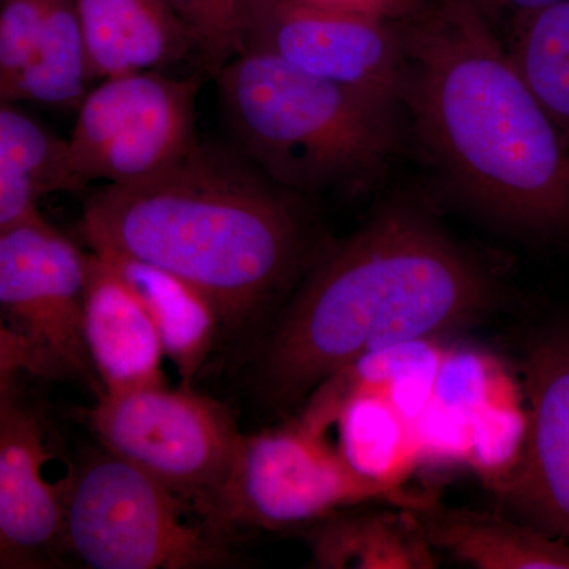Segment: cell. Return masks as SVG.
<instances>
[{
    "label": "cell",
    "mask_w": 569,
    "mask_h": 569,
    "mask_svg": "<svg viewBox=\"0 0 569 569\" xmlns=\"http://www.w3.org/2000/svg\"><path fill=\"white\" fill-rule=\"evenodd\" d=\"M400 104L460 201L537 238L569 236V148L473 0H427L402 21Z\"/></svg>",
    "instance_id": "cell-1"
},
{
    "label": "cell",
    "mask_w": 569,
    "mask_h": 569,
    "mask_svg": "<svg viewBox=\"0 0 569 569\" xmlns=\"http://www.w3.org/2000/svg\"><path fill=\"white\" fill-rule=\"evenodd\" d=\"M500 301L485 260L413 206H388L318 264L264 361L279 402L366 356L479 323Z\"/></svg>",
    "instance_id": "cell-2"
},
{
    "label": "cell",
    "mask_w": 569,
    "mask_h": 569,
    "mask_svg": "<svg viewBox=\"0 0 569 569\" xmlns=\"http://www.w3.org/2000/svg\"><path fill=\"white\" fill-rule=\"evenodd\" d=\"M284 190L239 157L198 142L162 173L97 190L81 230L92 252L170 272L206 296L222 325H238L301 253V219Z\"/></svg>",
    "instance_id": "cell-3"
},
{
    "label": "cell",
    "mask_w": 569,
    "mask_h": 569,
    "mask_svg": "<svg viewBox=\"0 0 569 569\" xmlns=\"http://www.w3.org/2000/svg\"><path fill=\"white\" fill-rule=\"evenodd\" d=\"M220 108L242 152L283 189H358L395 156L402 104L261 52L216 73Z\"/></svg>",
    "instance_id": "cell-4"
},
{
    "label": "cell",
    "mask_w": 569,
    "mask_h": 569,
    "mask_svg": "<svg viewBox=\"0 0 569 569\" xmlns=\"http://www.w3.org/2000/svg\"><path fill=\"white\" fill-rule=\"evenodd\" d=\"M63 481V549L84 567L197 569L231 561L217 539L183 520L173 490L104 449Z\"/></svg>",
    "instance_id": "cell-5"
},
{
    "label": "cell",
    "mask_w": 569,
    "mask_h": 569,
    "mask_svg": "<svg viewBox=\"0 0 569 569\" xmlns=\"http://www.w3.org/2000/svg\"><path fill=\"white\" fill-rule=\"evenodd\" d=\"M325 432L301 417L282 429L242 436L222 486L203 508L212 529H288L395 497L397 488L356 471Z\"/></svg>",
    "instance_id": "cell-6"
},
{
    "label": "cell",
    "mask_w": 569,
    "mask_h": 569,
    "mask_svg": "<svg viewBox=\"0 0 569 569\" xmlns=\"http://www.w3.org/2000/svg\"><path fill=\"white\" fill-rule=\"evenodd\" d=\"M200 77L137 71L100 81L77 108L67 140L71 174L123 186L162 173L198 144Z\"/></svg>",
    "instance_id": "cell-7"
},
{
    "label": "cell",
    "mask_w": 569,
    "mask_h": 569,
    "mask_svg": "<svg viewBox=\"0 0 569 569\" xmlns=\"http://www.w3.org/2000/svg\"><path fill=\"white\" fill-rule=\"evenodd\" d=\"M88 422L104 451L201 508L222 486L241 432L230 411L189 387L100 395Z\"/></svg>",
    "instance_id": "cell-8"
},
{
    "label": "cell",
    "mask_w": 569,
    "mask_h": 569,
    "mask_svg": "<svg viewBox=\"0 0 569 569\" xmlns=\"http://www.w3.org/2000/svg\"><path fill=\"white\" fill-rule=\"evenodd\" d=\"M89 253L41 213L0 228V317L31 347L32 376H84Z\"/></svg>",
    "instance_id": "cell-9"
},
{
    "label": "cell",
    "mask_w": 569,
    "mask_h": 569,
    "mask_svg": "<svg viewBox=\"0 0 569 569\" xmlns=\"http://www.w3.org/2000/svg\"><path fill=\"white\" fill-rule=\"evenodd\" d=\"M239 52H261L298 69L400 103L402 21L321 9L301 0H238Z\"/></svg>",
    "instance_id": "cell-10"
},
{
    "label": "cell",
    "mask_w": 569,
    "mask_h": 569,
    "mask_svg": "<svg viewBox=\"0 0 569 569\" xmlns=\"http://www.w3.org/2000/svg\"><path fill=\"white\" fill-rule=\"evenodd\" d=\"M522 369V443L498 490L527 523L569 542V323L535 337Z\"/></svg>",
    "instance_id": "cell-11"
},
{
    "label": "cell",
    "mask_w": 569,
    "mask_h": 569,
    "mask_svg": "<svg viewBox=\"0 0 569 569\" xmlns=\"http://www.w3.org/2000/svg\"><path fill=\"white\" fill-rule=\"evenodd\" d=\"M50 455L13 388L0 395V538L9 569L48 568L63 549L66 481L44 478Z\"/></svg>",
    "instance_id": "cell-12"
},
{
    "label": "cell",
    "mask_w": 569,
    "mask_h": 569,
    "mask_svg": "<svg viewBox=\"0 0 569 569\" xmlns=\"http://www.w3.org/2000/svg\"><path fill=\"white\" fill-rule=\"evenodd\" d=\"M82 340L104 395L167 385L162 342L148 310L93 252L82 306Z\"/></svg>",
    "instance_id": "cell-13"
},
{
    "label": "cell",
    "mask_w": 569,
    "mask_h": 569,
    "mask_svg": "<svg viewBox=\"0 0 569 569\" xmlns=\"http://www.w3.org/2000/svg\"><path fill=\"white\" fill-rule=\"evenodd\" d=\"M93 81L182 62L208 70L194 33L162 0H74Z\"/></svg>",
    "instance_id": "cell-14"
},
{
    "label": "cell",
    "mask_w": 569,
    "mask_h": 569,
    "mask_svg": "<svg viewBox=\"0 0 569 569\" xmlns=\"http://www.w3.org/2000/svg\"><path fill=\"white\" fill-rule=\"evenodd\" d=\"M407 508L430 546L460 563L478 569H569V542L530 523L429 501Z\"/></svg>",
    "instance_id": "cell-15"
},
{
    "label": "cell",
    "mask_w": 569,
    "mask_h": 569,
    "mask_svg": "<svg viewBox=\"0 0 569 569\" xmlns=\"http://www.w3.org/2000/svg\"><path fill=\"white\" fill-rule=\"evenodd\" d=\"M313 567L429 569L436 552L413 512H339L317 520L307 535Z\"/></svg>",
    "instance_id": "cell-16"
},
{
    "label": "cell",
    "mask_w": 569,
    "mask_h": 569,
    "mask_svg": "<svg viewBox=\"0 0 569 569\" xmlns=\"http://www.w3.org/2000/svg\"><path fill=\"white\" fill-rule=\"evenodd\" d=\"M93 253L100 254L132 288L156 325L164 358L173 362L183 385L189 387L222 325L209 299L192 284L151 264L118 254Z\"/></svg>",
    "instance_id": "cell-17"
},
{
    "label": "cell",
    "mask_w": 569,
    "mask_h": 569,
    "mask_svg": "<svg viewBox=\"0 0 569 569\" xmlns=\"http://www.w3.org/2000/svg\"><path fill=\"white\" fill-rule=\"evenodd\" d=\"M92 81L74 0H52L36 51L20 73L0 89V102L77 110Z\"/></svg>",
    "instance_id": "cell-18"
},
{
    "label": "cell",
    "mask_w": 569,
    "mask_h": 569,
    "mask_svg": "<svg viewBox=\"0 0 569 569\" xmlns=\"http://www.w3.org/2000/svg\"><path fill=\"white\" fill-rule=\"evenodd\" d=\"M0 164L21 174L40 197L77 193L82 187L70 170L67 140L36 119L0 102Z\"/></svg>",
    "instance_id": "cell-19"
},
{
    "label": "cell",
    "mask_w": 569,
    "mask_h": 569,
    "mask_svg": "<svg viewBox=\"0 0 569 569\" xmlns=\"http://www.w3.org/2000/svg\"><path fill=\"white\" fill-rule=\"evenodd\" d=\"M340 455L359 473L397 488L396 462L402 456L403 426L378 397H356L340 407ZM399 489V488H397Z\"/></svg>",
    "instance_id": "cell-20"
},
{
    "label": "cell",
    "mask_w": 569,
    "mask_h": 569,
    "mask_svg": "<svg viewBox=\"0 0 569 569\" xmlns=\"http://www.w3.org/2000/svg\"><path fill=\"white\" fill-rule=\"evenodd\" d=\"M194 33L216 74L239 52L238 0H162Z\"/></svg>",
    "instance_id": "cell-21"
},
{
    "label": "cell",
    "mask_w": 569,
    "mask_h": 569,
    "mask_svg": "<svg viewBox=\"0 0 569 569\" xmlns=\"http://www.w3.org/2000/svg\"><path fill=\"white\" fill-rule=\"evenodd\" d=\"M52 0H3L0 6V89L36 51Z\"/></svg>",
    "instance_id": "cell-22"
},
{
    "label": "cell",
    "mask_w": 569,
    "mask_h": 569,
    "mask_svg": "<svg viewBox=\"0 0 569 569\" xmlns=\"http://www.w3.org/2000/svg\"><path fill=\"white\" fill-rule=\"evenodd\" d=\"M507 51L535 99L569 141V59L522 48Z\"/></svg>",
    "instance_id": "cell-23"
},
{
    "label": "cell",
    "mask_w": 569,
    "mask_h": 569,
    "mask_svg": "<svg viewBox=\"0 0 569 569\" xmlns=\"http://www.w3.org/2000/svg\"><path fill=\"white\" fill-rule=\"evenodd\" d=\"M508 48H522L569 59V0L512 20Z\"/></svg>",
    "instance_id": "cell-24"
},
{
    "label": "cell",
    "mask_w": 569,
    "mask_h": 569,
    "mask_svg": "<svg viewBox=\"0 0 569 569\" xmlns=\"http://www.w3.org/2000/svg\"><path fill=\"white\" fill-rule=\"evenodd\" d=\"M40 198L28 179L0 164V228L39 213Z\"/></svg>",
    "instance_id": "cell-25"
},
{
    "label": "cell",
    "mask_w": 569,
    "mask_h": 569,
    "mask_svg": "<svg viewBox=\"0 0 569 569\" xmlns=\"http://www.w3.org/2000/svg\"><path fill=\"white\" fill-rule=\"evenodd\" d=\"M321 9L347 11L388 21H403L425 7L427 0H301Z\"/></svg>",
    "instance_id": "cell-26"
},
{
    "label": "cell",
    "mask_w": 569,
    "mask_h": 569,
    "mask_svg": "<svg viewBox=\"0 0 569 569\" xmlns=\"http://www.w3.org/2000/svg\"><path fill=\"white\" fill-rule=\"evenodd\" d=\"M21 372L33 373L31 347L0 317V395L13 388Z\"/></svg>",
    "instance_id": "cell-27"
},
{
    "label": "cell",
    "mask_w": 569,
    "mask_h": 569,
    "mask_svg": "<svg viewBox=\"0 0 569 569\" xmlns=\"http://www.w3.org/2000/svg\"><path fill=\"white\" fill-rule=\"evenodd\" d=\"M475 6L488 18L490 24L500 20H516V18L529 14L531 11L545 9L563 0H473Z\"/></svg>",
    "instance_id": "cell-28"
},
{
    "label": "cell",
    "mask_w": 569,
    "mask_h": 569,
    "mask_svg": "<svg viewBox=\"0 0 569 569\" xmlns=\"http://www.w3.org/2000/svg\"><path fill=\"white\" fill-rule=\"evenodd\" d=\"M0 569H9L7 568V559L6 552H3L2 538H0Z\"/></svg>",
    "instance_id": "cell-29"
},
{
    "label": "cell",
    "mask_w": 569,
    "mask_h": 569,
    "mask_svg": "<svg viewBox=\"0 0 569 569\" xmlns=\"http://www.w3.org/2000/svg\"><path fill=\"white\" fill-rule=\"evenodd\" d=\"M3 0H0V6H2Z\"/></svg>",
    "instance_id": "cell-30"
}]
</instances>
